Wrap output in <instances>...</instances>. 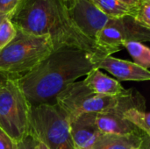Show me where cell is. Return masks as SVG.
<instances>
[{
	"label": "cell",
	"mask_w": 150,
	"mask_h": 149,
	"mask_svg": "<svg viewBox=\"0 0 150 149\" xmlns=\"http://www.w3.org/2000/svg\"><path fill=\"white\" fill-rule=\"evenodd\" d=\"M100 60L71 47L54 49L33 70L18 78L30 106L56 104L57 97L77 78L85 76Z\"/></svg>",
	"instance_id": "cell-1"
},
{
	"label": "cell",
	"mask_w": 150,
	"mask_h": 149,
	"mask_svg": "<svg viewBox=\"0 0 150 149\" xmlns=\"http://www.w3.org/2000/svg\"><path fill=\"white\" fill-rule=\"evenodd\" d=\"M10 20L18 30L36 36H48L54 50L71 47L98 59L111 55L78 30L64 0H22Z\"/></svg>",
	"instance_id": "cell-2"
},
{
	"label": "cell",
	"mask_w": 150,
	"mask_h": 149,
	"mask_svg": "<svg viewBox=\"0 0 150 149\" xmlns=\"http://www.w3.org/2000/svg\"><path fill=\"white\" fill-rule=\"evenodd\" d=\"M69 120L83 113H122L131 107L145 106V100L138 91L128 90L125 95L109 97L93 92L83 81L69 85L56 98Z\"/></svg>",
	"instance_id": "cell-3"
},
{
	"label": "cell",
	"mask_w": 150,
	"mask_h": 149,
	"mask_svg": "<svg viewBox=\"0 0 150 149\" xmlns=\"http://www.w3.org/2000/svg\"><path fill=\"white\" fill-rule=\"evenodd\" d=\"M17 30L13 40L0 51V72L19 78L33 70L54 51L48 36H36Z\"/></svg>",
	"instance_id": "cell-4"
},
{
	"label": "cell",
	"mask_w": 150,
	"mask_h": 149,
	"mask_svg": "<svg viewBox=\"0 0 150 149\" xmlns=\"http://www.w3.org/2000/svg\"><path fill=\"white\" fill-rule=\"evenodd\" d=\"M29 127L30 135L48 149H75L69 118L56 104L31 107Z\"/></svg>",
	"instance_id": "cell-5"
},
{
	"label": "cell",
	"mask_w": 150,
	"mask_h": 149,
	"mask_svg": "<svg viewBox=\"0 0 150 149\" xmlns=\"http://www.w3.org/2000/svg\"><path fill=\"white\" fill-rule=\"evenodd\" d=\"M17 79L8 77L0 83V129L16 144L30 134L31 109Z\"/></svg>",
	"instance_id": "cell-6"
},
{
	"label": "cell",
	"mask_w": 150,
	"mask_h": 149,
	"mask_svg": "<svg viewBox=\"0 0 150 149\" xmlns=\"http://www.w3.org/2000/svg\"><path fill=\"white\" fill-rule=\"evenodd\" d=\"M149 40V28L138 23L131 15L110 18L96 38V43L111 55L121 50L125 42Z\"/></svg>",
	"instance_id": "cell-7"
},
{
	"label": "cell",
	"mask_w": 150,
	"mask_h": 149,
	"mask_svg": "<svg viewBox=\"0 0 150 149\" xmlns=\"http://www.w3.org/2000/svg\"><path fill=\"white\" fill-rule=\"evenodd\" d=\"M66 5L78 30L87 38L96 42L98 32L111 18L103 13L89 0H72L66 3Z\"/></svg>",
	"instance_id": "cell-8"
},
{
	"label": "cell",
	"mask_w": 150,
	"mask_h": 149,
	"mask_svg": "<svg viewBox=\"0 0 150 149\" xmlns=\"http://www.w3.org/2000/svg\"><path fill=\"white\" fill-rule=\"evenodd\" d=\"M96 68L105 69L120 81H149L150 72L133 61L120 60L111 55L98 60Z\"/></svg>",
	"instance_id": "cell-9"
},
{
	"label": "cell",
	"mask_w": 150,
	"mask_h": 149,
	"mask_svg": "<svg viewBox=\"0 0 150 149\" xmlns=\"http://www.w3.org/2000/svg\"><path fill=\"white\" fill-rule=\"evenodd\" d=\"M95 113H83L69 120L75 149H91L102 134L95 125Z\"/></svg>",
	"instance_id": "cell-10"
},
{
	"label": "cell",
	"mask_w": 150,
	"mask_h": 149,
	"mask_svg": "<svg viewBox=\"0 0 150 149\" xmlns=\"http://www.w3.org/2000/svg\"><path fill=\"white\" fill-rule=\"evenodd\" d=\"M149 149V136L144 133L132 135L101 134L91 149Z\"/></svg>",
	"instance_id": "cell-11"
},
{
	"label": "cell",
	"mask_w": 150,
	"mask_h": 149,
	"mask_svg": "<svg viewBox=\"0 0 150 149\" xmlns=\"http://www.w3.org/2000/svg\"><path fill=\"white\" fill-rule=\"evenodd\" d=\"M83 81L88 88L99 95L118 97L128 92V90L124 89L119 81L104 74L98 68H93L86 75Z\"/></svg>",
	"instance_id": "cell-12"
},
{
	"label": "cell",
	"mask_w": 150,
	"mask_h": 149,
	"mask_svg": "<svg viewBox=\"0 0 150 149\" xmlns=\"http://www.w3.org/2000/svg\"><path fill=\"white\" fill-rule=\"evenodd\" d=\"M95 125L102 134L132 135L143 133L120 114L98 113L95 115Z\"/></svg>",
	"instance_id": "cell-13"
},
{
	"label": "cell",
	"mask_w": 150,
	"mask_h": 149,
	"mask_svg": "<svg viewBox=\"0 0 150 149\" xmlns=\"http://www.w3.org/2000/svg\"><path fill=\"white\" fill-rule=\"evenodd\" d=\"M93 4L109 18H120L133 15L135 7H131L120 0H91Z\"/></svg>",
	"instance_id": "cell-14"
},
{
	"label": "cell",
	"mask_w": 150,
	"mask_h": 149,
	"mask_svg": "<svg viewBox=\"0 0 150 149\" xmlns=\"http://www.w3.org/2000/svg\"><path fill=\"white\" fill-rule=\"evenodd\" d=\"M122 117L136 128L150 136V113L146 111V106L131 107L122 113Z\"/></svg>",
	"instance_id": "cell-15"
},
{
	"label": "cell",
	"mask_w": 150,
	"mask_h": 149,
	"mask_svg": "<svg viewBox=\"0 0 150 149\" xmlns=\"http://www.w3.org/2000/svg\"><path fill=\"white\" fill-rule=\"evenodd\" d=\"M125 47L129 54L132 56L134 61L138 66L149 69L150 68V49L142 42L128 41L125 42L122 46Z\"/></svg>",
	"instance_id": "cell-16"
},
{
	"label": "cell",
	"mask_w": 150,
	"mask_h": 149,
	"mask_svg": "<svg viewBox=\"0 0 150 149\" xmlns=\"http://www.w3.org/2000/svg\"><path fill=\"white\" fill-rule=\"evenodd\" d=\"M16 32L17 30L10 18H5L0 24V51L13 40Z\"/></svg>",
	"instance_id": "cell-17"
},
{
	"label": "cell",
	"mask_w": 150,
	"mask_h": 149,
	"mask_svg": "<svg viewBox=\"0 0 150 149\" xmlns=\"http://www.w3.org/2000/svg\"><path fill=\"white\" fill-rule=\"evenodd\" d=\"M132 17L138 23L150 29V0H141Z\"/></svg>",
	"instance_id": "cell-18"
},
{
	"label": "cell",
	"mask_w": 150,
	"mask_h": 149,
	"mask_svg": "<svg viewBox=\"0 0 150 149\" xmlns=\"http://www.w3.org/2000/svg\"><path fill=\"white\" fill-rule=\"evenodd\" d=\"M21 1L19 0H0V13L11 17L17 10Z\"/></svg>",
	"instance_id": "cell-19"
},
{
	"label": "cell",
	"mask_w": 150,
	"mask_h": 149,
	"mask_svg": "<svg viewBox=\"0 0 150 149\" xmlns=\"http://www.w3.org/2000/svg\"><path fill=\"white\" fill-rule=\"evenodd\" d=\"M38 141L29 134L25 139L16 144V149H34Z\"/></svg>",
	"instance_id": "cell-20"
},
{
	"label": "cell",
	"mask_w": 150,
	"mask_h": 149,
	"mask_svg": "<svg viewBox=\"0 0 150 149\" xmlns=\"http://www.w3.org/2000/svg\"><path fill=\"white\" fill-rule=\"evenodd\" d=\"M0 149H16V143H14L1 129H0Z\"/></svg>",
	"instance_id": "cell-21"
},
{
	"label": "cell",
	"mask_w": 150,
	"mask_h": 149,
	"mask_svg": "<svg viewBox=\"0 0 150 149\" xmlns=\"http://www.w3.org/2000/svg\"><path fill=\"white\" fill-rule=\"evenodd\" d=\"M120 1L126 4H127V5H129V6H131V7L137 6L141 2V0H120Z\"/></svg>",
	"instance_id": "cell-22"
},
{
	"label": "cell",
	"mask_w": 150,
	"mask_h": 149,
	"mask_svg": "<svg viewBox=\"0 0 150 149\" xmlns=\"http://www.w3.org/2000/svg\"><path fill=\"white\" fill-rule=\"evenodd\" d=\"M34 149H48L44 144H42V143H40V142H39L38 141V143L36 144V146H35V148Z\"/></svg>",
	"instance_id": "cell-23"
},
{
	"label": "cell",
	"mask_w": 150,
	"mask_h": 149,
	"mask_svg": "<svg viewBox=\"0 0 150 149\" xmlns=\"http://www.w3.org/2000/svg\"><path fill=\"white\" fill-rule=\"evenodd\" d=\"M8 77H11V76H7V75L4 74V73H2V72H0V83H1L2 81L5 80L6 78H8Z\"/></svg>",
	"instance_id": "cell-24"
},
{
	"label": "cell",
	"mask_w": 150,
	"mask_h": 149,
	"mask_svg": "<svg viewBox=\"0 0 150 149\" xmlns=\"http://www.w3.org/2000/svg\"><path fill=\"white\" fill-rule=\"evenodd\" d=\"M7 17H9L8 15H5V14H3V13H0V24H1V22L5 18H7ZM10 18V17H9Z\"/></svg>",
	"instance_id": "cell-25"
},
{
	"label": "cell",
	"mask_w": 150,
	"mask_h": 149,
	"mask_svg": "<svg viewBox=\"0 0 150 149\" xmlns=\"http://www.w3.org/2000/svg\"><path fill=\"white\" fill-rule=\"evenodd\" d=\"M64 1H65L66 3H68V2H70V1H72V0H64Z\"/></svg>",
	"instance_id": "cell-26"
},
{
	"label": "cell",
	"mask_w": 150,
	"mask_h": 149,
	"mask_svg": "<svg viewBox=\"0 0 150 149\" xmlns=\"http://www.w3.org/2000/svg\"><path fill=\"white\" fill-rule=\"evenodd\" d=\"M89 1H91V0H89Z\"/></svg>",
	"instance_id": "cell-27"
},
{
	"label": "cell",
	"mask_w": 150,
	"mask_h": 149,
	"mask_svg": "<svg viewBox=\"0 0 150 149\" xmlns=\"http://www.w3.org/2000/svg\"><path fill=\"white\" fill-rule=\"evenodd\" d=\"M135 149H140V148H135Z\"/></svg>",
	"instance_id": "cell-28"
},
{
	"label": "cell",
	"mask_w": 150,
	"mask_h": 149,
	"mask_svg": "<svg viewBox=\"0 0 150 149\" xmlns=\"http://www.w3.org/2000/svg\"><path fill=\"white\" fill-rule=\"evenodd\" d=\"M19 1H22V0H19Z\"/></svg>",
	"instance_id": "cell-29"
}]
</instances>
